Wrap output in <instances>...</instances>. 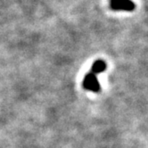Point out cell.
Returning <instances> with one entry per match:
<instances>
[{
    "label": "cell",
    "mask_w": 148,
    "mask_h": 148,
    "mask_svg": "<svg viewBox=\"0 0 148 148\" xmlns=\"http://www.w3.org/2000/svg\"><path fill=\"white\" fill-rule=\"evenodd\" d=\"M82 86L86 90L94 92V93H99L101 91V86L98 81V79L95 74L89 72L85 76L82 82Z\"/></svg>",
    "instance_id": "cell-1"
},
{
    "label": "cell",
    "mask_w": 148,
    "mask_h": 148,
    "mask_svg": "<svg viewBox=\"0 0 148 148\" xmlns=\"http://www.w3.org/2000/svg\"><path fill=\"white\" fill-rule=\"evenodd\" d=\"M110 7L114 11L132 12L136 8V5L131 0H110Z\"/></svg>",
    "instance_id": "cell-2"
},
{
    "label": "cell",
    "mask_w": 148,
    "mask_h": 148,
    "mask_svg": "<svg viewBox=\"0 0 148 148\" xmlns=\"http://www.w3.org/2000/svg\"><path fill=\"white\" fill-rule=\"evenodd\" d=\"M106 68H107V64H106V62H105L104 61L97 60L93 63L90 72L96 75V74H99V73L103 72L105 70H106Z\"/></svg>",
    "instance_id": "cell-3"
}]
</instances>
